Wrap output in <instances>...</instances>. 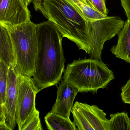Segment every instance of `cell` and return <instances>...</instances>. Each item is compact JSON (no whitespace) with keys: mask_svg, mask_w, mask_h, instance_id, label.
Masks as SVG:
<instances>
[{"mask_svg":"<svg viewBox=\"0 0 130 130\" xmlns=\"http://www.w3.org/2000/svg\"><path fill=\"white\" fill-rule=\"evenodd\" d=\"M38 50L33 79L40 89L55 86L64 72L63 37L50 20L36 25Z\"/></svg>","mask_w":130,"mask_h":130,"instance_id":"1","label":"cell"},{"mask_svg":"<svg viewBox=\"0 0 130 130\" xmlns=\"http://www.w3.org/2000/svg\"><path fill=\"white\" fill-rule=\"evenodd\" d=\"M36 11L53 23L63 38L89 55L87 21L71 0H32Z\"/></svg>","mask_w":130,"mask_h":130,"instance_id":"2","label":"cell"},{"mask_svg":"<svg viewBox=\"0 0 130 130\" xmlns=\"http://www.w3.org/2000/svg\"><path fill=\"white\" fill-rule=\"evenodd\" d=\"M115 75L102 60L90 58L74 61L64 71L63 80L78 89L79 92L96 93L114 79Z\"/></svg>","mask_w":130,"mask_h":130,"instance_id":"3","label":"cell"},{"mask_svg":"<svg viewBox=\"0 0 130 130\" xmlns=\"http://www.w3.org/2000/svg\"><path fill=\"white\" fill-rule=\"evenodd\" d=\"M0 25L6 27L10 36L18 71L29 77L33 76L38 50L36 24L30 21L18 25Z\"/></svg>","mask_w":130,"mask_h":130,"instance_id":"4","label":"cell"},{"mask_svg":"<svg viewBox=\"0 0 130 130\" xmlns=\"http://www.w3.org/2000/svg\"><path fill=\"white\" fill-rule=\"evenodd\" d=\"M41 90L33 78L19 73L15 115L19 130H21L27 119L37 110L35 106L36 97Z\"/></svg>","mask_w":130,"mask_h":130,"instance_id":"5","label":"cell"},{"mask_svg":"<svg viewBox=\"0 0 130 130\" xmlns=\"http://www.w3.org/2000/svg\"><path fill=\"white\" fill-rule=\"evenodd\" d=\"M19 73L17 66L10 64L6 102L0 106V110L5 113L6 124L9 130L14 129L17 124L15 115Z\"/></svg>","mask_w":130,"mask_h":130,"instance_id":"6","label":"cell"},{"mask_svg":"<svg viewBox=\"0 0 130 130\" xmlns=\"http://www.w3.org/2000/svg\"><path fill=\"white\" fill-rule=\"evenodd\" d=\"M24 0H0V24L18 25L31 21Z\"/></svg>","mask_w":130,"mask_h":130,"instance_id":"7","label":"cell"},{"mask_svg":"<svg viewBox=\"0 0 130 130\" xmlns=\"http://www.w3.org/2000/svg\"><path fill=\"white\" fill-rule=\"evenodd\" d=\"M78 92L76 87L62 80L58 87L56 102L50 112L70 119L74 102Z\"/></svg>","mask_w":130,"mask_h":130,"instance_id":"8","label":"cell"},{"mask_svg":"<svg viewBox=\"0 0 130 130\" xmlns=\"http://www.w3.org/2000/svg\"><path fill=\"white\" fill-rule=\"evenodd\" d=\"M74 106L83 114L93 130H109V121L106 114L97 106L78 102Z\"/></svg>","mask_w":130,"mask_h":130,"instance_id":"9","label":"cell"},{"mask_svg":"<svg viewBox=\"0 0 130 130\" xmlns=\"http://www.w3.org/2000/svg\"><path fill=\"white\" fill-rule=\"evenodd\" d=\"M117 44L110 51L116 57L130 63V20L127 19L118 34Z\"/></svg>","mask_w":130,"mask_h":130,"instance_id":"10","label":"cell"},{"mask_svg":"<svg viewBox=\"0 0 130 130\" xmlns=\"http://www.w3.org/2000/svg\"><path fill=\"white\" fill-rule=\"evenodd\" d=\"M0 60L8 66H17L13 45L9 32L6 27L0 25Z\"/></svg>","mask_w":130,"mask_h":130,"instance_id":"11","label":"cell"},{"mask_svg":"<svg viewBox=\"0 0 130 130\" xmlns=\"http://www.w3.org/2000/svg\"><path fill=\"white\" fill-rule=\"evenodd\" d=\"M44 119L47 128L50 130H78L70 119L57 114L48 112Z\"/></svg>","mask_w":130,"mask_h":130,"instance_id":"12","label":"cell"},{"mask_svg":"<svg viewBox=\"0 0 130 130\" xmlns=\"http://www.w3.org/2000/svg\"><path fill=\"white\" fill-rule=\"evenodd\" d=\"M109 130H130V118L125 112L110 115Z\"/></svg>","mask_w":130,"mask_h":130,"instance_id":"13","label":"cell"},{"mask_svg":"<svg viewBox=\"0 0 130 130\" xmlns=\"http://www.w3.org/2000/svg\"><path fill=\"white\" fill-rule=\"evenodd\" d=\"M9 66L0 60V106L5 104L7 90Z\"/></svg>","mask_w":130,"mask_h":130,"instance_id":"14","label":"cell"},{"mask_svg":"<svg viewBox=\"0 0 130 130\" xmlns=\"http://www.w3.org/2000/svg\"><path fill=\"white\" fill-rule=\"evenodd\" d=\"M71 112L74 118V123L78 130H93L83 114L74 106L71 109Z\"/></svg>","mask_w":130,"mask_h":130,"instance_id":"15","label":"cell"},{"mask_svg":"<svg viewBox=\"0 0 130 130\" xmlns=\"http://www.w3.org/2000/svg\"><path fill=\"white\" fill-rule=\"evenodd\" d=\"M39 115V111L37 109L27 119L21 130H43Z\"/></svg>","mask_w":130,"mask_h":130,"instance_id":"16","label":"cell"},{"mask_svg":"<svg viewBox=\"0 0 130 130\" xmlns=\"http://www.w3.org/2000/svg\"><path fill=\"white\" fill-rule=\"evenodd\" d=\"M94 9L102 14L108 15V10L106 8V0H91Z\"/></svg>","mask_w":130,"mask_h":130,"instance_id":"17","label":"cell"},{"mask_svg":"<svg viewBox=\"0 0 130 130\" xmlns=\"http://www.w3.org/2000/svg\"><path fill=\"white\" fill-rule=\"evenodd\" d=\"M121 95L124 103L130 105V78L122 88Z\"/></svg>","mask_w":130,"mask_h":130,"instance_id":"18","label":"cell"},{"mask_svg":"<svg viewBox=\"0 0 130 130\" xmlns=\"http://www.w3.org/2000/svg\"><path fill=\"white\" fill-rule=\"evenodd\" d=\"M121 2L127 19L130 20V0H121Z\"/></svg>","mask_w":130,"mask_h":130,"instance_id":"19","label":"cell"},{"mask_svg":"<svg viewBox=\"0 0 130 130\" xmlns=\"http://www.w3.org/2000/svg\"><path fill=\"white\" fill-rule=\"evenodd\" d=\"M71 1L74 4H76L78 3V2H81L87 5L86 2L85 0H71Z\"/></svg>","mask_w":130,"mask_h":130,"instance_id":"20","label":"cell"},{"mask_svg":"<svg viewBox=\"0 0 130 130\" xmlns=\"http://www.w3.org/2000/svg\"><path fill=\"white\" fill-rule=\"evenodd\" d=\"M85 1H86V2L87 4V5H88V6H89L91 7H92V8H94V9L91 0H85Z\"/></svg>","mask_w":130,"mask_h":130,"instance_id":"21","label":"cell"},{"mask_svg":"<svg viewBox=\"0 0 130 130\" xmlns=\"http://www.w3.org/2000/svg\"><path fill=\"white\" fill-rule=\"evenodd\" d=\"M24 1H25L26 4L28 6V5H29V4L31 2L32 0H24Z\"/></svg>","mask_w":130,"mask_h":130,"instance_id":"22","label":"cell"}]
</instances>
